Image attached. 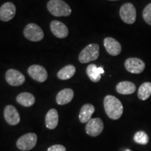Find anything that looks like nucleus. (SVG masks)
<instances>
[{"label":"nucleus","mask_w":151,"mask_h":151,"mask_svg":"<svg viewBox=\"0 0 151 151\" xmlns=\"http://www.w3.org/2000/svg\"><path fill=\"white\" fill-rule=\"evenodd\" d=\"M16 13V6L12 2H6L0 7V20L8 22L14 18Z\"/></svg>","instance_id":"11"},{"label":"nucleus","mask_w":151,"mask_h":151,"mask_svg":"<svg viewBox=\"0 0 151 151\" xmlns=\"http://www.w3.org/2000/svg\"><path fill=\"white\" fill-rule=\"evenodd\" d=\"M143 18L147 24L151 26V3L148 4L143 9Z\"/></svg>","instance_id":"24"},{"label":"nucleus","mask_w":151,"mask_h":151,"mask_svg":"<svg viewBox=\"0 0 151 151\" xmlns=\"http://www.w3.org/2000/svg\"><path fill=\"white\" fill-rule=\"evenodd\" d=\"M47 151H66V148L62 145L56 144L49 147Z\"/></svg>","instance_id":"25"},{"label":"nucleus","mask_w":151,"mask_h":151,"mask_svg":"<svg viewBox=\"0 0 151 151\" xmlns=\"http://www.w3.org/2000/svg\"><path fill=\"white\" fill-rule=\"evenodd\" d=\"M5 78L6 82L12 86H20L25 81V77L16 69H11L6 72Z\"/></svg>","instance_id":"9"},{"label":"nucleus","mask_w":151,"mask_h":151,"mask_svg":"<svg viewBox=\"0 0 151 151\" xmlns=\"http://www.w3.org/2000/svg\"><path fill=\"white\" fill-rule=\"evenodd\" d=\"M134 141L139 144L146 145L149 141V137L144 131H139L134 136Z\"/></svg>","instance_id":"23"},{"label":"nucleus","mask_w":151,"mask_h":151,"mask_svg":"<svg viewBox=\"0 0 151 151\" xmlns=\"http://www.w3.org/2000/svg\"><path fill=\"white\" fill-rule=\"evenodd\" d=\"M47 8L50 14L56 17L69 16L71 14L70 6L62 0H50Z\"/></svg>","instance_id":"2"},{"label":"nucleus","mask_w":151,"mask_h":151,"mask_svg":"<svg viewBox=\"0 0 151 151\" xmlns=\"http://www.w3.org/2000/svg\"><path fill=\"white\" fill-rule=\"evenodd\" d=\"M120 16L125 23L132 24L137 20V11L132 3H125L120 7Z\"/></svg>","instance_id":"4"},{"label":"nucleus","mask_w":151,"mask_h":151,"mask_svg":"<svg viewBox=\"0 0 151 151\" xmlns=\"http://www.w3.org/2000/svg\"><path fill=\"white\" fill-rule=\"evenodd\" d=\"M104 46L107 52L111 55L117 56L121 52L122 46L118 41L112 37H106L104 40Z\"/></svg>","instance_id":"13"},{"label":"nucleus","mask_w":151,"mask_h":151,"mask_svg":"<svg viewBox=\"0 0 151 151\" xmlns=\"http://www.w3.org/2000/svg\"><path fill=\"white\" fill-rule=\"evenodd\" d=\"M50 27L52 33L60 39L66 38L69 35V29L67 26L58 20H52L50 24Z\"/></svg>","instance_id":"14"},{"label":"nucleus","mask_w":151,"mask_h":151,"mask_svg":"<svg viewBox=\"0 0 151 151\" xmlns=\"http://www.w3.org/2000/svg\"><path fill=\"white\" fill-rule=\"evenodd\" d=\"M28 74L34 80L38 82L43 83L46 81L48 78V73L44 67L41 65H32L28 68Z\"/></svg>","instance_id":"10"},{"label":"nucleus","mask_w":151,"mask_h":151,"mask_svg":"<svg viewBox=\"0 0 151 151\" xmlns=\"http://www.w3.org/2000/svg\"><path fill=\"white\" fill-rule=\"evenodd\" d=\"M59 121L58 111L52 109L48 111L46 116V127L50 129H54L56 128Z\"/></svg>","instance_id":"18"},{"label":"nucleus","mask_w":151,"mask_h":151,"mask_svg":"<svg viewBox=\"0 0 151 151\" xmlns=\"http://www.w3.org/2000/svg\"><path fill=\"white\" fill-rule=\"evenodd\" d=\"M99 46L97 43H91L82 50L78 56L79 62L85 64L94 61L99 58Z\"/></svg>","instance_id":"3"},{"label":"nucleus","mask_w":151,"mask_h":151,"mask_svg":"<svg viewBox=\"0 0 151 151\" xmlns=\"http://www.w3.org/2000/svg\"><path fill=\"white\" fill-rule=\"evenodd\" d=\"M23 34L26 39L35 42L41 41L44 37L42 29L38 24L35 23L27 24L24 29Z\"/></svg>","instance_id":"5"},{"label":"nucleus","mask_w":151,"mask_h":151,"mask_svg":"<svg viewBox=\"0 0 151 151\" xmlns=\"http://www.w3.org/2000/svg\"><path fill=\"white\" fill-rule=\"evenodd\" d=\"M126 151H130V150H127Z\"/></svg>","instance_id":"27"},{"label":"nucleus","mask_w":151,"mask_h":151,"mask_svg":"<svg viewBox=\"0 0 151 151\" xmlns=\"http://www.w3.org/2000/svg\"><path fill=\"white\" fill-rule=\"evenodd\" d=\"M109 1H118V0H109Z\"/></svg>","instance_id":"26"},{"label":"nucleus","mask_w":151,"mask_h":151,"mask_svg":"<svg viewBox=\"0 0 151 151\" xmlns=\"http://www.w3.org/2000/svg\"><path fill=\"white\" fill-rule=\"evenodd\" d=\"M105 112L109 118L118 120L123 113V106L118 98L113 95H107L104 99Z\"/></svg>","instance_id":"1"},{"label":"nucleus","mask_w":151,"mask_h":151,"mask_svg":"<svg viewBox=\"0 0 151 151\" xmlns=\"http://www.w3.org/2000/svg\"><path fill=\"white\" fill-rule=\"evenodd\" d=\"M135 84L130 81H122L116 86V90L121 94H131L136 91Z\"/></svg>","instance_id":"19"},{"label":"nucleus","mask_w":151,"mask_h":151,"mask_svg":"<svg viewBox=\"0 0 151 151\" xmlns=\"http://www.w3.org/2000/svg\"><path fill=\"white\" fill-rule=\"evenodd\" d=\"M95 109L92 104H86L83 105L81 108L79 113V120L82 123H86L91 119V117L93 114Z\"/></svg>","instance_id":"17"},{"label":"nucleus","mask_w":151,"mask_h":151,"mask_svg":"<svg viewBox=\"0 0 151 151\" xmlns=\"http://www.w3.org/2000/svg\"><path fill=\"white\" fill-rule=\"evenodd\" d=\"M4 116L7 123L11 125H16L20 122V114L18 110L12 105H8L5 107Z\"/></svg>","instance_id":"12"},{"label":"nucleus","mask_w":151,"mask_h":151,"mask_svg":"<svg viewBox=\"0 0 151 151\" xmlns=\"http://www.w3.org/2000/svg\"><path fill=\"white\" fill-rule=\"evenodd\" d=\"M76 73V67L73 65H67L58 72V77L60 80H68L72 78Z\"/></svg>","instance_id":"21"},{"label":"nucleus","mask_w":151,"mask_h":151,"mask_svg":"<svg viewBox=\"0 0 151 151\" xmlns=\"http://www.w3.org/2000/svg\"><path fill=\"white\" fill-rule=\"evenodd\" d=\"M74 92L70 88H65L58 92L56 96V101L59 105H65L71 102Z\"/></svg>","instance_id":"16"},{"label":"nucleus","mask_w":151,"mask_h":151,"mask_svg":"<svg viewBox=\"0 0 151 151\" xmlns=\"http://www.w3.org/2000/svg\"><path fill=\"white\" fill-rule=\"evenodd\" d=\"M86 73L92 82L97 83L101 80V74L104 73V70L102 67H97L96 65L91 64L87 67Z\"/></svg>","instance_id":"15"},{"label":"nucleus","mask_w":151,"mask_h":151,"mask_svg":"<svg viewBox=\"0 0 151 151\" xmlns=\"http://www.w3.org/2000/svg\"><path fill=\"white\" fill-rule=\"evenodd\" d=\"M16 101L23 106L29 107L35 103V97L29 92H22L17 96Z\"/></svg>","instance_id":"20"},{"label":"nucleus","mask_w":151,"mask_h":151,"mask_svg":"<svg viewBox=\"0 0 151 151\" xmlns=\"http://www.w3.org/2000/svg\"><path fill=\"white\" fill-rule=\"evenodd\" d=\"M104 129V122L99 118H91L87 122L86 126V133L91 137H97Z\"/></svg>","instance_id":"8"},{"label":"nucleus","mask_w":151,"mask_h":151,"mask_svg":"<svg viewBox=\"0 0 151 151\" xmlns=\"http://www.w3.org/2000/svg\"><path fill=\"white\" fill-rule=\"evenodd\" d=\"M37 143V134L35 133H27L19 138L16 142V146L20 150L27 151L35 148Z\"/></svg>","instance_id":"6"},{"label":"nucleus","mask_w":151,"mask_h":151,"mask_svg":"<svg viewBox=\"0 0 151 151\" xmlns=\"http://www.w3.org/2000/svg\"><path fill=\"white\" fill-rule=\"evenodd\" d=\"M151 95V83L145 82L141 85L138 90V97L139 99L145 100L148 99Z\"/></svg>","instance_id":"22"},{"label":"nucleus","mask_w":151,"mask_h":151,"mask_svg":"<svg viewBox=\"0 0 151 151\" xmlns=\"http://www.w3.org/2000/svg\"><path fill=\"white\" fill-rule=\"evenodd\" d=\"M124 67L129 72L139 74L144 71L146 65L145 62L139 58H129L124 62Z\"/></svg>","instance_id":"7"}]
</instances>
